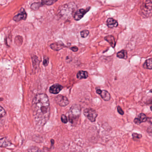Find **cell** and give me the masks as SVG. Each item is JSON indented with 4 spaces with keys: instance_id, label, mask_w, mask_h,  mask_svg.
I'll return each mask as SVG.
<instances>
[{
    "instance_id": "cell-1",
    "label": "cell",
    "mask_w": 152,
    "mask_h": 152,
    "mask_svg": "<svg viewBox=\"0 0 152 152\" xmlns=\"http://www.w3.org/2000/svg\"><path fill=\"white\" fill-rule=\"evenodd\" d=\"M33 116L36 125L43 126L50 118V103L47 95L40 93L34 97L32 101Z\"/></svg>"
},
{
    "instance_id": "cell-2",
    "label": "cell",
    "mask_w": 152,
    "mask_h": 152,
    "mask_svg": "<svg viewBox=\"0 0 152 152\" xmlns=\"http://www.w3.org/2000/svg\"><path fill=\"white\" fill-rule=\"evenodd\" d=\"M80 107L79 105H73L70 108L68 119L72 125H75L77 124L80 118Z\"/></svg>"
},
{
    "instance_id": "cell-3",
    "label": "cell",
    "mask_w": 152,
    "mask_h": 152,
    "mask_svg": "<svg viewBox=\"0 0 152 152\" xmlns=\"http://www.w3.org/2000/svg\"><path fill=\"white\" fill-rule=\"evenodd\" d=\"M141 15L145 18L152 16V2L150 0L143 1L141 7Z\"/></svg>"
},
{
    "instance_id": "cell-4",
    "label": "cell",
    "mask_w": 152,
    "mask_h": 152,
    "mask_svg": "<svg viewBox=\"0 0 152 152\" xmlns=\"http://www.w3.org/2000/svg\"><path fill=\"white\" fill-rule=\"evenodd\" d=\"M83 114L90 121L94 122L98 116V113L93 108H86L83 111Z\"/></svg>"
},
{
    "instance_id": "cell-5",
    "label": "cell",
    "mask_w": 152,
    "mask_h": 152,
    "mask_svg": "<svg viewBox=\"0 0 152 152\" xmlns=\"http://www.w3.org/2000/svg\"><path fill=\"white\" fill-rule=\"evenodd\" d=\"M55 101L61 107L66 106L70 103V102L67 97L61 95L55 98Z\"/></svg>"
},
{
    "instance_id": "cell-6",
    "label": "cell",
    "mask_w": 152,
    "mask_h": 152,
    "mask_svg": "<svg viewBox=\"0 0 152 152\" xmlns=\"http://www.w3.org/2000/svg\"><path fill=\"white\" fill-rule=\"evenodd\" d=\"M91 7H88L86 9H79V10L76 11L74 14V18L76 21H77L81 20L84 17L85 14L89 11Z\"/></svg>"
},
{
    "instance_id": "cell-7",
    "label": "cell",
    "mask_w": 152,
    "mask_h": 152,
    "mask_svg": "<svg viewBox=\"0 0 152 152\" xmlns=\"http://www.w3.org/2000/svg\"><path fill=\"white\" fill-rule=\"evenodd\" d=\"M27 14L24 8H22L19 11L18 14L15 15L13 18V20L16 22H18L21 20H25L26 19Z\"/></svg>"
},
{
    "instance_id": "cell-8",
    "label": "cell",
    "mask_w": 152,
    "mask_h": 152,
    "mask_svg": "<svg viewBox=\"0 0 152 152\" xmlns=\"http://www.w3.org/2000/svg\"><path fill=\"white\" fill-rule=\"evenodd\" d=\"M63 89V86L59 84H55L50 86L49 92L53 94H57Z\"/></svg>"
},
{
    "instance_id": "cell-9",
    "label": "cell",
    "mask_w": 152,
    "mask_h": 152,
    "mask_svg": "<svg viewBox=\"0 0 152 152\" xmlns=\"http://www.w3.org/2000/svg\"><path fill=\"white\" fill-rule=\"evenodd\" d=\"M148 120V117L144 113H140L134 120V122L136 124H139L141 123L146 122Z\"/></svg>"
},
{
    "instance_id": "cell-10",
    "label": "cell",
    "mask_w": 152,
    "mask_h": 152,
    "mask_svg": "<svg viewBox=\"0 0 152 152\" xmlns=\"http://www.w3.org/2000/svg\"><path fill=\"white\" fill-rule=\"evenodd\" d=\"M107 25L109 28H112L116 27L118 26L117 21L113 18H109L107 20Z\"/></svg>"
},
{
    "instance_id": "cell-11",
    "label": "cell",
    "mask_w": 152,
    "mask_h": 152,
    "mask_svg": "<svg viewBox=\"0 0 152 152\" xmlns=\"http://www.w3.org/2000/svg\"><path fill=\"white\" fill-rule=\"evenodd\" d=\"M50 48L52 50L55 51H59L63 48L66 47V46H65L63 43H54L50 45Z\"/></svg>"
},
{
    "instance_id": "cell-12",
    "label": "cell",
    "mask_w": 152,
    "mask_h": 152,
    "mask_svg": "<svg viewBox=\"0 0 152 152\" xmlns=\"http://www.w3.org/2000/svg\"><path fill=\"white\" fill-rule=\"evenodd\" d=\"M11 144V141L8 139V138L7 137H3L1 138L0 141V146L1 147H8V146H10Z\"/></svg>"
},
{
    "instance_id": "cell-13",
    "label": "cell",
    "mask_w": 152,
    "mask_h": 152,
    "mask_svg": "<svg viewBox=\"0 0 152 152\" xmlns=\"http://www.w3.org/2000/svg\"><path fill=\"white\" fill-rule=\"evenodd\" d=\"M105 40L108 42L110 45L113 48H115L116 45V42L114 37L112 35H108L105 38Z\"/></svg>"
},
{
    "instance_id": "cell-14",
    "label": "cell",
    "mask_w": 152,
    "mask_h": 152,
    "mask_svg": "<svg viewBox=\"0 0 152 152\" xmlns=\"http://www.w3.org/2000/svg\"><path fill=\"white\" fill-rule=\"evenodd\" d=\"M77 78L79 80H82L88 78V72L84 71H80L77 73L76 75Z\"/></svg>"
},
{
    "instance_id": "cell-15",
    "label": "cell",
    "mask_w": 152,
    "mask_h": 152,
    "mask_svg": "<svg viewBox=\"0 0 152 152\" xmlns=\"http://www.w3.org/2000/svg\"><path fill=\"white\" fill-rule=\"evenodd\" d=\"M101 95L102 98L106 101H108L111 99V95L109 93H108L107 91L106 90H102L101 94H99Z\"/></svg>"
},
{
    "instance_id": "cell-16",
    "label": "cell",
    "mask_w": 152,
    "mask_h": 152,
    "mask_svg": "<svg viewBox=\"0 0 152 152\" xmlns=\"http://www.w3.org/2000/svg\"><path fill=\"white\" fill-rule=\"evenodd\" d=\"M117 57L120 59H126L128 57L127 52L125 50H121L117 53Z\"/></svg>"
},
{
    "instance_id": "cell-17",
    "label": "cell",
    "mask_w": 152,
    "mask_h": 152,
    "mask_svg": "<svg viewBox=\"0 0 152 152\" xmlns=\"http://www.w3.org/2000/svg\"><path fill=\"white\" fill-rule=\"evenodd\" d=\"M143 67L147 69L152 70V59L146 60L143 64Z\"/></svg>"
},
{
    "instance_id": "cell-18",
    "label": "cell",
    "mask_w": 152,
    "mask_h": 152,
    "mask_svg": "<svg viewBox=\"0 0 152 152\" xmlns=\"http://www.w3.org/2000/svg\"><path fill=\"white\" fill-rule=\"evenodd\" d=\"M23 39L22 36L18 35V36H16L15 38V40H14V42H15V44L17 46H20L23 43Z\"/></svg>"
},
{
    "instance_id": "cell-19",
    "label": "cell",
    "mask_w": 152,
    "mask_h": 152,
    "mask_svg": "<svg viewBox=\"0 0 152 152\" xmlns=\"http://www.w3.org/2000/svg\"><path fill=\"white\" fill-rule=\"evenodd\" d=\"M43 5L42 2H35L33 3L31 5V8L34 10H37L41 6Z\"/></svg>"
},
{
    "instance_id": "cell-20",
    "label": "cell",
    "mask_w": 152,
    "mask_h": 152,
    "mask_svg": "<svg viewBox=\"0 0 152 152\" xmlns=\"http://www.w3.org/2000/svg\"><path fill=\"white\" fill-rule=\"evenodd\" d=\"M58 0H42L41 2L43 5H51L57 2Z\"/></svg>"
},
{
    "instance_id": "cell-21",
    "label": "cell",
    "mask_w": 152,
    "mask_h": 152,
    "mask_svg": "<svg viewBox=\"0 0 152 152\" xmlns=\"http://www.w3.org/2000/svg\"><path fill=\"white\" fill-rule=\"evenodd\" d=\"M89 31L88 30H83L80 32L81 36L82 38H85L87 37L89 34Z\"/></svg>"
},
{
    "instance_id": "cell-22",
    "label": "cell",
    "mask_w": 152,
    "mask_h": 152,
    "mask_svg": "<svg viewBox=\"0 0 152 152\" xmlns=\"http://www.w3.org/2000/svg\"><path fill=\"white\" fill-rule=\"evenodd\" d=\"M61 120L63 123L66 124L68 123V118L66 115L63 114L61 116Z\"/></svg>"
},
{
    "instance_id": "cell-23",
    "label": "cell",
    "mask_w": 152,
    "mask_h": 152,
    "mask_svg": "<svg viewBox=\"0 0 152 152\" xmlns=\"http://www.w3.org/2000/svg\"><path fill=\"white\" fill-rule=\"evenodd\" d=\"M49 63V58L47 56H44L43 58V65L45 67H47Z\"/></svg>"
},
{
    "instance_id": "cell-24",
    "label": "cell",
    "mask_w": 152,
    "mask_h": 152,
    "mask_svg": "<svg viewBox=\"0 0 152 152\" xmlns=\"http://www.w3.org/2000/svg\"><path fill=\"white\" fill-rule=\"evenodd\" d=\"M0 108H1V111H0V117H1V118H2V117H4L6 115V112H5V110L4 108L2 107L1 106L0 107Z\"/></svg>"
},
{
    "instance_id": "cell-25",
    "label": "cell",
    "mask_w": 152,
    "mask_h": 152,
    "mask_svg": "<svg viewBox=\"0 0 152 152\" xmlns=\"http://www.w3.org/2000/svg\"><path fill=\"white\" fill-rule=\"evenodd\" d=\"M132 136L133 138H136V139H141L142 136L141 134L136 133H132Z\"/></svg>"
},
{
    "instance_id": "cell-26",
    "label": "cell",
    "mask_w": 152,
    "mask_h": 152,
    "mask_svg": "<svg viewBox=\"0 0 152 152\" xmlns=\"http://www.w3.org/2000/svg\"><path fill=\"white\" fill-rule=\"evenodd\" d=\"M117 111L121 115H123L124 114V111H123L122 109V108H121L120 106H118L117 107Z\"/></svg>"
},
{
    "instance_id": "cell-27",
    "label": "cell",
    "mask_w": 152,
    "mask_h": 152,
    "mask_svg": "<svg viewBox=\"0 0 152 152\" xmlns=\"http://www.w3.org/2000/svg\"><path fill=\"white\" fill-rule=\"evenodd\" d=\"M72 51L73 52H77L79 50V48L76 46H73V47H71L70 48Z\"/></svg>"
},
{
    "instance_id": "cell-28",
    "label": "cell",
    "mask_w": 152,
    "mask_h": 152,
    "mask_svg": "<svg viewBox=\"0 0 152 152\" xmlns=\"http://www.w3.org/2000/svg\"><path fill=\"white\" fill-rule=\"evenodd\" d=\"M147 121H148L150 123L152 124V117L148 118V120H147Z\"/></svg>"
},
{
    "instance_id": "cell-29",
    "label": "cell",
    "mask_w": 152,
    "mask_h": 152,
    "mask_svg": "<svg viewBox=\"0 0 152 152\" xmlns=\"http://www.w3.org/2000/svg\"><path fill=\"white\" fill-rule=\"evenodd\" d=\"M54 143H55V141H54V140H51V145H53L54 144Z\"/></svg>"
},
{
    "instance_id": "cell-30",
    "label": "cell",
    "mask_w": 152,
    "mask_h": 152,
    "mask_svg": "<svg viewBox=\"0 0 152 152\" xmlns=\"http://www.w3.org/2000/svg\"><path fill=\"white\" fill-rule=\"evenodd\" d=\"M150 93H152V89L150 90Z\"/></svg>"
},
{
    "instance_id": "cell-31",
    "label": "cell",
    "mask_w": 152,
    "mask_h": 152,
    "mask_svg": "<svg viewBox=\"0 0 152 152\" xmlns=\"http://www.w3.org/2000/svg\"><path fill=\"white\" fill-rule=\"evenodd\" d=\"M150 109H151V111H152V106L150 107Z\"/></svg>"
}]
</instances>
